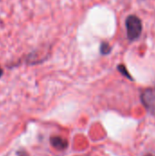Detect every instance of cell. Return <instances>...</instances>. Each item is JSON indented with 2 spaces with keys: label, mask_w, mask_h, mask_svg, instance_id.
<instances>
[{
  "label": "cell",
  "mask_w": 155,
  "mask_h": 156,
  "mask_svg": "<svg viewBox=\"0 0 155 156\" xmlns=\"http://www.w3.org/2000/svg\"><path fill=\"white\" fill-rule=\"evenodd\" d=\"M125 24L127 28V37L129 40L133 41L139 38L143 30V25L141 19L134 15H131L126 18Z\"/></svg>",
  "instance_id": "cell-1"
},
{
  "label": "cell",
  "mask_w": 155,
  "mask_h": 156,
  "mask_svg": "<svg viewBox=\"0 0 155 156\" xmlns=\"http://www.w3.org/2000/svg\"><path fill=\"white\" fill-rule=\"evenodd\" d=\"M142 102L145 109L153 115H155V87L144 90L141 96Z\"/></svg>",
  "instance_id": "cell-2"
},
{
  "label": "cell",
  "mask_w": 155,
  "mask_h": 156,
  "mask_svg": "<svg viewBox=\"0 0 155 156\" xmlns=\"http://www.w3.org/2000/svg\"><path fill=\"white\" fill-rule=\"evenodd\" d=\"M51 145L58 150H64L68 147V141L60 136H53L50 138Z\"/></svg>",
  "instance_id": "cell-3"
},
{
  "label": "cell",
  "mask_w": 155,
  "mask_h": 156,
  "mask_svg": "<svg viewBox=\"0 0 155 156\" xmlns=\"http://www.w3.org/2000/svg\"><path fill=\"white\" fill-rule=\"evenodd\" d=\"M117 69L123 75V76H125L127 79H129V80H133V78L130 75V73H129V71H128V69H127V68L124 66V65H122V64H121V65H119L118 67H117Z\"/></svg>",
  "instance_id": "cell-4"
},
{
  "label": "cell",
  "mask_w": 155,
  "mask_h": 156,
  "mask_svg": "<svg viewBox=\"0 0 155 156\" xmlns=\"http://www.w3.org/2000/svg\"><path fill=\"white\" fill-rule=\"evenodd\" d=\"M100 53L102 55H107L111 52V46L109 45V43L107 42H102L101 45H100Z\"/></svg>",
  "instance_id": "cell-5"
},
{
  "label": "cell",
  "mask_w": 155,
  "mask_h": 156,
  "mask_svg": "<svg viewBox=\"0 0 155 156\" xmlns=\"http://www.w3.org/2000/svg\"><path fill=\"white\" fill-rule=\"evenodd\" d=\"M16 154H17V155L18 156H28V154H27L25 151H19V152H17Z\"/></svg>",
  "instance_id": "cell-6"
},
{
  "label": "cell",
  "mask_w": 155,
  "mask_h": 156,
  "mask_svg": "<svg viewBox=\"0 0 155 156\" xmlns=\"http://www.w3.org/2000/svg\"><path fill=\"white\" fill-rule=\"evenodd\" d=\"M2 75H3V69H2V68L0 67V78L2 77Z\"/></svg>",
  "instance_id": "cell-7"
},
{
  "label": "cell",
  "mask_w": 155,
  "mask_h": 156,
  "mask_svg": "<svg viewBox=\"0 0 155 156\" xmlns=\"http://www.w3.org/2000/svg\"><path fill=\"white\" fill-rule=\"evenodd\" d=\"M146 156H152V155H150V154H148V155H146Z\"/></svg>",
  "instance_id": "cell-8"
}]
</instances>
